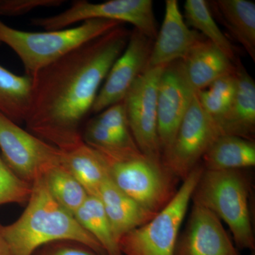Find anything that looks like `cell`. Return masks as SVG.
<instances>
[{
	"label": "cell",
	"instance_id": "6da1fadb",
	"mask_svg": "<svg viewBox=\"0 0 255 255\" xmlns=\"http://www.w3.org/2000/svg\"><path fill=\"white\" fill-rule=\"evenodd\" d=\"M124 25L87 42L32 77L26 130L59 150L83 140L80 126L127 46Z\"/></svg>",
	"mask_w": 255,
	"mask_h": 255
},
{
	"label": "cell",
	"instance_id": "7a4b0ae2",
	"mask_svg": "<svg viewBox=\"0 0 255 255\" xmlns=\"http://www.w3.org/2000/svg\"><path fill=\"white\" fill-rule=\"evenodd\" d=\"M1 231L13 255H33L41 247L61 241L78 242L99 255H107L74 215L55 200L43 177L32 184L23 214L11 224L1 226Z\"/></svg>",
	"mask_w": 255,
	"mask_h": 255
},
{
	"label": "cell",
	"instance_id": "3957f363",
	"mask_svg": "<svg viewBox=\"0 0 255 255\" xmlns=\"http://www.w3.org/2000/svg\"><path fill=\"white\" fill-rule=\"evenodd\" d=\"M122 25L111 20L91 19L73 28L29 32L10 27L0 20V45H6L17 55L26 75L32 78L79 46Z\"/></svg>",
	"mask_w": 255,
	"mask_h": 255
},
{
	"label": "cell",
	"instance_id": "277c9868",
	"mask_svg": "<svg viewBox=\"0 0 255 255\" xmlns=\"http://www.w3.org/2000/svg\"><path fill=\"white\" fill-rule=\"evenodd\" d=\"M249 196V184L241 170L204 169L191 201L212 211L228 225L236 248L254 251Z\"/></svg>",
	"mask_w": 255,
	"mask_h": 255
},
{
	"label": "cell",
	"instance_id": "5b68a950",
	"mask_svg": "<svg viewBox=\"0 0 255 255\" xmlns=\"http://www.w3.org/2000/svg\"><path fill=\"white\" fill-rule=\"evenodd\" d=\"M204 168L193 169L168 204L150 221L124 235L119 241L123 255H174L179 231L194 189Z\"/></svg>",
	"mask_w": 255,
	"mask_h": 255
},
{
	"label": "cell",
	"instance_id": "8992f818",
	"mask_svg": "<svg viewBox=\"0 0 255 255\" xmlns=\"http://www.w3.org/2000/svg\"><path fill=\"white\" fill-rule=\"evenodd\" d=\"M104 158L114 184L154 214L163 209L177 193L179 179L162 163L142 153L121 158Z\"/></svg>",
	"mask_w": 255,
	"mask_h": 255
},
{
	"label": "cell",
	"instance_id": "52a82bcc",
	"mask_svg": "<svg viewBox=\"0 0 255 255\" xmlns=\"http://www.w3.org/2000/svg\"><path fill=\"white\" fill-rule=\"evenodd\" d=\"M91 19L130 23L152 41L158 31L152 0H110L101 3L79 0L59 14L31 18V23L46 31H56Z\"/></svg>",
	"mask_w": 255,
	"mask_h": 255
},
{
	"label": "cell",
	"instance_id": "ba28073f",
	"mask_svg": "<svg viewBox=\"0 0 255 255\" xmlns=\"http://www.w3.org/2000/svg\"><path fill=\"white\" fill-rule=\"evenodd\" d=\"M0 154L9 168L30 184L63 162L58 148L0 113Z\"/></svg>",
	"mask_w": 255,
	"mask_h": 255
},
{
	"label": "cell",
	"instance_id": "9c48e42d",
	"mask_svg": "<svg viewBox=\"0 0 255 255\" xmlns=\"http://www.w3.org/2000/svg\"><path fill=\"white\" fill-rule=\"evenodd\" d=\"M221 135L219 125L203 110L196 93L172 145L162 155V163L174 177L184 181Z\"/></svg>",
	"mask_w": 255,
	"mask_h": 255
},
{
	"label": "cell",
	"instance_id": "30bf717a",
	"mask_svg": "<svg viewBox=\"0 0 255 255\" xmlns=\"http://www.w3.org/2000/svg\"><path fill=\"white\" fill-rule=\"evenodd\" d=\"M165 66L145 68L123 101L134 141L145 157L162 163L157 131V92Z\"/></svg>",
	"mask_w": 255,
	"mask_h": 255
},
{
	"label": "cell",
	"instance_id": "8fae6325",
	"mask_svg": "<svg viewBox=\"0 0 255 255\" xmlns=\"http://www.w3.org/2000/svg\"><path fill=\"white\" fill-rule=\"evenodd\" d=\"M195 95L182 60L165 66L157 92V131L162 157L172 145Z\"/></svg>",
	"mask_w": 255,
	"mask_h": 255
},
{
	"label": "cell",
	"instance_id": "7c38bea8",
	"mask_svg": "<svg viewBox=\"0 0 255 255\" xmlns=\"http://www.w3.org/2000/svg\"><path fill=\"white\" fill-rule=\"evenodd\" d=\"M152 43V40L133 28L127 47L114 62L101 87L92 113H100L111 106L123 102L134 82L145 70Z\"/></svg>",
	"mask_w": 255,
	"mask_h": 255
},
{
	"label": "cell",
	"instance_id": "4fadbf2b",
	"mask_svg": "<svg viewBox=\"0 0 255 255\" xmlns=\"http://www.w3.org/2000/svg\"><path fill=\"white\" fill-rule=\"evenodd\" d=\"M174 255H240L222 222L212 211L193 203L184 232Z\"/></svg>",
	"mask_w": 255,
	"mask_h": 255
},
{
	"label": "cell",
	"instance_id": "5bb4252c",
	"mask_svg": "<svg viewBox=\"0 0 255 255\" xmlns=\"http://www.w3.org/2000/svg\"><path fill=\"white\" fill-rule=\"evenodd\" d=\"M204 39L200 33L187 26L177 0H167L163 22L152 43L146 68L167 66L183 60Z\"/></svg>",
	"mask_w": 255,
	"mask_h": 255
},
{
	"label": "cell",
	"instance_id": "9a60e30c",
	"mask_svg": "<svg viewBox=\"0 0 255 255\" xmlns=\"http://www.w3.org/2000/svg\"><path fill=\"white\" fill-rule=\"evenodd\" d=\"M97 197L103 205L118 243L124 235L145 224L157 214L120 190L110 176L101 186Z\"/></svg>",
	"mask_w": 255,
	"mask_h": 255
},
{
	"label": "cell",
	"instance_id": "2e32d148",
	"mask_svg": "<svg viewBox=\"0 0 255 255\" xmlns=\"http://www.w3.org/2000/svg\"><path fill=\"white\" fill-rule=\"evenodd\" d=\"M237 89L227 113L217 122L223 135L253 140L255 130V82L241 63L236 66Z\"/></svg>",
	"mask_w": 255,
	"mask_h": 255
},
{
	"label": "cell",
	"instance_id": "e0dca14e",
	"mask_svg": "<svg viewBox=\"0 0 255 255\" xmlns=\"http://www.w3.org/2000/svg\"><path fill=\"white\" fill-rule=\"evenodd\" d=\"M182 61L188 81L196 93L236 68L227 55L206 39L196 44Z\"/></svg>",
	"mask_w": 255,
	"mask_h": 255
},
{
	"label": "cell",
	"instance_id": "ac0fdd59",
	"mask_svg": "<svg viewBox=\"0 0 255 255\" xmlns=\"http://www.w3.org/2000/svg\"><path fill=\"white\" fill-rule=\"evenodd\" d=\"M61 153L63 164L81 183L89 195L97 196L101 186L109 177L103 156L84 140Z\"/></svg>",
	"mask_w": 255,
	"mask_h": 255
},
{
	"label": "cell",
	"instance_id": "d6986e66",
	"mask_svg": "<svg viewBox=\"0 0 255 255\" xmlns=\"http://www.w3.org/2000/svg\"><path fill=\"white\" fill-rule=\"evenodd\" d=\"M206 170H241L255 165V144L234 135H221L202 157Z\"/></svg>",
	"mask_w": 255,
	"mask_h": 255
},
{
	"label": "cell",
	"instance_id": "ffe728a7",
	"mask_svg": "<svg viewBox=\"0 0 255 255\" xmlns=\"http://www.w3.org/2000/svg\"><path fill=\"white\" fill-rule=\"evenodd\" d=\"M214 4L231 34L255 61V3L248 0H217Z\"/></svg>",
	"mask_w": 255,
	"mask_h": 255
},
{
	"label": "cell",
	"instance_id": "44dd1931",
	"mask_svg": "<svg viewBox=\"0 0 255 255\" xmlns=\"http://www.w3.org/2000/svg\"><path fill=\"white\" fill-rule=\"evenodd\" d=\"M32 78L18 75L0 65V113L15 123L24 122L31 102Z\"/></svg>",
	"mask_w": 255,
	"mask_h": 255
},
{
	"label": "cell",
	"instance_id": "7402d4cb",
	"mask_svg": "<svg viewBox=\"0 0 255 255\" xmlns=\"http://www.w3.org/2000/svg\"><path fill=\"white\" fill-rule=\"evenodd\" d=\"M74 216L80 226L100 243L107 255H123L98 197L89 195Z\"/></svg>",
	"mask_w": 255,
	"mask_h": 255
},
{
	"label": "cell",
	"instance_id": "603a6c76",
	"mask_svg": "<svg viewBox=\"0 0 255 255\" xmlns=\"http://www.w3.org/2000/svg\"><path fill=\"white\" fill-rule=\"evenodd\" d=\"M43 178L55 200L70 214H75L89 196L86 189L63 162L50 168Z\"/></svg>",
	"mask_w": 255,
	"mask_h": 255
},
{
	"label": "cell",
	"instance_id": "cb8c5ba5",
	"mask_svg": "<svg viewBox=\"0 0 255 255\" xmlns=\"http://www.w3.org/2000/svg\"><path fill=\"white\" fill-rule=\"evenodd\" d=\"M187 26L200 31L206 40L219 48L232 61L235 60V50L232 43L225 36L213 16L207 1L204 0H187L184 4V17Z\"/></svg>",
	"mask_w": 255,
	"mask_h": 255
},
{
	"label": "cell",
	"instance_id": "d4e9b609",
	"mask_svg": "<svg viewBox=\"0 0 255 255\" xmlns=\"http://www.w3.org/2000/svg\"><path fill=\"white\" fill-rule=\"evenodd\" d=\"M236 89L237 78L235 68L232 73L221 77L204 90L196 92V96L204 112L217 123L232 105Z\"/></svg>",
	"mask_w": 255,
	"mask_h": 255
},
{
	"label": "cell",
	"instance_id": "484cf974",
	"mask_svg": "<svg viewBox=\"0 0 255 255\" xmlns=\"http://www.w3.org/2000/svg\"><path fill=\"white\" fill-rule=\"evenodd\" d=\"M96 117L126 149L140 151L130 132L123 102L111 106Z\"/></svg>",
	"mask_w": 255,
	"mask_h": 255
},
{
	"label": "cell",
	"instance_id": "4316f807",
	"mask_svg": "<svg viewBox=\"0 0 255 255\" xmlns=\"http://www.w3.org/2000/svg\"><path fill=\"white\" fill-rule=\"evenodd\" d=\"M32 184L14 173L0 154V205L28 202Z\"/></svg>",
	"mask_w": 255,
	"mask_h": 255
},
{
	"label": "cell",
	"instance_id": "83f0119b",
	"mask_svg": "<svg viewBox=\"0 0 255 255\" xmlns=\"http://www.w3.org/2000/svg\"><path fill=\"white\" fill-rule=\"evenodd\" d=\"M63 0H0V15L18 16L41 7H58Z\"/></svg>",
	"mask_w": 255,
	"mask_h": 255
},
{
	"label": "cell",
	"instance_id": "f1b7e54d",
	"mask_svg": "<svg viewBox=\"0 0 255 255\" xmlns=\"http://www.w3.org/2000/svg\"><path fill=\"white\" fill-rule=\"evenodd\" d=\"M33 255H100L78 242H53L41 247Z\"/></svg>",
	"mask_w": 255,
	"mask_h": 255
},
{
	"label": "cell",
	"instance_id": "f546056e",
	"mask_svg": "<svg viewBox=\"0 0 255 255\" xmlns=\"http://www.w3.org/2000/svg\"><path fill=\"white\" fill-rule=\"evenodd\" d=\"M0 255H13L3 236L1 224H0Z\"/></svg>",
	"mask_w": 255,
	"mask_h": 255
}]
</instances>
